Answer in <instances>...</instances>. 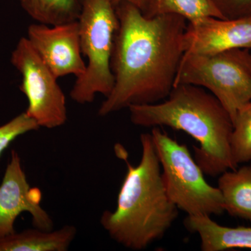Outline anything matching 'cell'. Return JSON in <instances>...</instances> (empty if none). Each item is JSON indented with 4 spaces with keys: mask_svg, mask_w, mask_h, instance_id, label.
<instances>
[{
    "mask_svg": "<svg viewBox=\"0 0 251 251\" xmlns=\"http://www.w3.org/2000/svg\"><path fill=\"white\" fill-rule=\"evenodd\" d=\"M116 9L120 25L111 59L114 85L99 107L101 117L165 100L174 87L185 52V18L175 14L146 17L126 0H116Z\"/></svg>",
    "mask_w": 251,
    "mask_h": 251,
    "instance_id": "obj_1",
    "label": "cell"
},
{
    "mask_svg": "<svg viewBox=\"0 0 251 251\" xmlns=\"http://www.w3.org/2000/svg\"><path fill=\"white\" fill-rule=\"evenodd\" d=\"M142 156L133 166L126 151L117 145V156L126 164L115 210H105L100 225L112 240L133 251H143L164 237L179 209L167 194L152 135H140Z\"/></svg>",
    "mask_w": 251,
    "mask_h": 251,
    "instance_id": "obj_2",
    "label": "cell"
},
{
    "mask_svg": "<svg viewBox=\"0 0 251 251\" xmlns=\"http://www.w3.org/2000/svg\"><path fill=\"white\" fill-rule=\"evenodd\" d=\"M128 109L135 126L170 127L192 137L199 143L193 148V158L204 175L216 177L237 168L231 152L232 119L219 100L202 87L176 85L163 101Z\"/></svg>",
    "mask_w": 251,
    "mask_h": 251,
    "instance_id": "obj_3",
    "label": "cell"
},
{
    "mask_svg": "<svg viewBox=\"0 0 251 251\" xmlns=\"http://www.w3.org/2000/svg\"><path fill=\"white\" fill-rule=\"evenodd\" d=\"M77 22L81 50L87 63L70 97L75 103L85 105L92 103L97 94L108 97L113 87L111 59L120 25L116 0H82Z\"/></svg>",
    "mask_w": 251,
    "mask_h": 251,
    "instance_id": "obj_4",
    "label": "cell"
},
{
    "mask_svg": "<svg viewBox=\"0 0 251 251\" xmlns=\"http://www.w3.org/2000/svg\"><path fill=\"white\" fill-rule=\"evenodd\" d=\"M168 197L187 216H220L225 212L218 187L209 184L185 144L173 139L159 127L151 130Z\"/></svg>",
    "mask_w": 251,
    "mask_h": 251,
    "instance_id": "obj_5",
    "label": "cell"
},
{
    "mask_svg": "<svg viewBox=\"0 0 251 251\" xmlns=\"http://www.w3.org/2000/svg\"><path fill=\"white\" fill-rule=\"evenodd\" d=\"M186 84L209 90L233 122L251 100V52L233 49L214 54L184 53L175 86Z\"/></svg>",
    "mask_w": 251,
    "mask_h": 251,
    "instance_id": "obj_6",
    "label": "cell"
},
{
    "mask_svg": "<svg viewBox=\"0 0 251 251\" xmlns=\"http://www.w3.org/2000/svg\"><path fill=\"white\" fill-rule=\"evenodd\" d=\"M11 64L22 76L20 90L27 97L26 113L39 127L51 128L62 126L67 121V101L57 82L31 46L27 37L18 41L11 57Z\"/></svg>",
    "mask_w": 251,
    "mask_h": 251,
    "instance_id": "obj_7",
    "label": "cell"
},
{
    "mask_svg": "<svg viewBox=\"0 0 251 251\" xmlns=\"http://www.w3.org/2000/svg\"><path fill=\"white\" fill-rule=\"evenodd\" d=\"M42 194L38 188H31L16 150L0 185V237L14 233V223L21 213H29L33 226L44 230H52L53 222L41 205Z\"/></svg>",
    "mask_w": 251,
    "mask_h": 251,
    "instance_id": "obj_8",
    "label": "cell"
},
{
    "mask_svg": "<svg viewBox=\"0 0 251 251\" xmlns=\"http://www.w3.org/2000/svg\"><path fill=\"white\" fill-rule=\"evenodd\" d=\"M27 39L57 78L69 75L78 78L85 72L77 21L53 26L31 25Z\"/></svg>",
    "mask_w": 251,
    "mask_h": 251,
    "instance_id": "obj_9",
    "label": "cell"
},
{
    "mask_svg": "<svg viewBox=\"0 0 251 251\" xmlns=\"http://www.w3.org/2000/svg\"><path fill=\"white\" fill-rule=\"evenodd\" d=\"M184 53L214 54L251 50V16L234 19L208 17L188 23Z\"/></svg>",
    "mask_w": 251,
    "mask_h": 251,
    "instance_id": "obj_10",
    "label": "cell"
},
{
    "mask_svg": "<svg viewBox=\"0 0 251 251\" xmlns=\"http://www.w3.org/2000/svg\"><path fill=\"white\" fill-rule=\"evenodd\" d=\"M184 226L188 232L198 234L202 251L251 249V227L221 226L209 216H187Z\"/></svg>",
    "mask_w": 251,
    "mask_h": 251,
    "instance_id": "obj_11",
    "label": "cell"
},
{
    "mask_svg": "<svg viewBox=\"0 0 251 251\" xmlns=\"http://www.w3.org/2000/svg\"><path fill=\"white\" fill-rule=\"evenodd\" d=\"M77 234L74 226L57 230L28 229L0 237V251H67Z\"/></svg>",
    "mask_w": 251,
    "mask_h": 251,
    "instance_id": "obj_12",
    "label": "cell"
},
{
    "mask_svg": "<svg viewBox=\"0 0 251 251\" xmlns=\"http://www.w3.org/2000/svg\"><path fill=\"white\" fill-rule=\"evenodd\" d=\"M217 187L224 199L225 211L251 224V163L219 175Z\"/></svg>",
    "mask_w": 251,
    "mask_h": 251,
    "instance_id": "obj_13",
    "label": "cell"
},
{
    "mask_svg": "<svg viewBox=\"0 0 251 251\" xmlns=\"http://www.w3.org/2000/svg\"><path fill=\"white\" fill-rule=\"evenodd\" d=\"M143 14L148 18L165 14L178 15L188 23L208 17L224 19L214 0H147Z\"/></svg>",
    "mask_w": 251,
    "mask_h": 251,
    "instance_id": "obj_14",
    "label": "cell"
},
{
    "mask_svg": "<svg viewBox=\"0 0 251 251\" xmlns=\"http://www.w3.org/2000/svg\"><path fill=\"white\" fill-rule=\"evenodd\" d=\"M23 9L38 23L57 25L77 21L82 0H19Z\"/></svg>",
    "mask_w": 251,
    "mask_h": 251,
    "instance_id": "obj_15",
    "label": "cell"
},
{
    "mask_svg": "<svg viewBox=\"0 0 251 251\" xmlns=\"http://www.w3.org/2000/svg\"><path fill=\"white\" fill-rule=\"evenodd\" d=\"M231 135V152L237 166L251 162V100L236 114Z\"/></svg>",
    "mask_w": 251,
    "mask_h": 251,
    "instance_id": "obj_16",
    "label": "cell"
},
{
    "mask_svg": "<svg viewBox=\"0 0 251 251\" xmlns=\"http://www.w3.org/2000/svg\"><path fill=\"white\" fill-rule=\"evenodd\" d=\"M40 127L25 112L0 126V156L3 151L20 135L39 129Z\"/></svg>",
    "mask_w": 251,
    "mask_h": 251,
    "instance_id": "obj_17",
    "label": "cell"
},
{
    "mask_svg": "<svg viewBox=\"0 0 251 251\" xmlns=\"http://www.w3.org/2000/svg\"><path fill=\"white\" fill-rule=\"evenodd\" d=\"M224 19L251 16V0H214Z\"/></svg>",
    "mask_w": 251,
    "mask_h": 251,
    "instance_id": "obj_18",
    "label": "cell"
},
{
    "mask_svg": "<svg viewBox=\"0 0 251 251\" xmlns=\"http://www.w3.org/2000/svg\"><path fill=\"white\" fill-rule=\"evenodd\" d=\"M126 1H129L132 4L138 6L141 10L142 12H143L145 8H146L147 0H126Z\"/></svg>",
    "mask_w": 251,
    "mask_h": 251,
    "instance_id": "obj_19",
    "label": "cell"
}]
</instances>
